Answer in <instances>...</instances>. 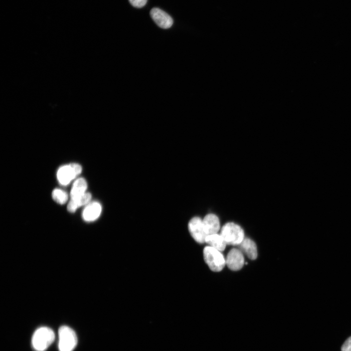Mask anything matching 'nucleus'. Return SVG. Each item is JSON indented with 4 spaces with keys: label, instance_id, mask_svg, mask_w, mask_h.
Instances as JSON below:
<instances>
[{
    "label": "nucleus",
    "instance_id": "nucleus-1",
    "mask_svg": "<svg viewBox=\"0 0 351 351\" xmlns=\"http://www.w3.org/2000/svg\"><path fill=\"white\" fill-rule=\"evenodd\" d=\"M55 337L51 329L46 327L38 328L33 335V347L37 351H44L53 342Z\"/></svg>",
    "mask_w": 351,
    "mask_h": 351
},
{
    "label": "nucleus",
    "instance_id": "nucleus-2",
    "mask_svg": "<svg viewBox=\"0 0 351 351\" xmlns=\"http://www.w3.org/2000/svg\"><path fill=\"white\" fill-rule=\"evenodd\" d=\"M220 234L228 245H240L244 239L243 229L238 224L232 222H228L222 226Z\"/></svg>",
    "mask_w": 351,
    "mask_h": 351
},
{
    "label": "nucleus",
    "instance_id": "nucleus-3",
    "mask_svg": "<svg viewBox=\"0 0 351 351\" xmlns=\"http://www.w3.org/2000/svg\"><path fill=\"white\" fill-rule=\"evenodd\" d=\"M203 256L210 269L214 272L221 271L226 264V260L220 251L211 246L204 248Z\"/></svg>",
    "mask_w": 351,
    "mask_h": 351
},
{
    "label": "nucleus",
    "instance_id": "nucleus-4",
    "mask_svg": "<svg viewBox=\"0 0 351 351\" xmlns=\"http://www.w3.org/2000/svg\"><path fill=\"white\" fill-rule=\"evenodd\" d=\"M78 338L75 331L67 326H62L58 330L59 351H72L76 347Z\"/></svg>",
    "mask_w": 351,
    "mask_h": 351
},
{
    "label": "nucleus",
    "instance_id": "nucleus-5",
    "mask_svg": "<svg viewBox=\"0 0 351 351\" xmlns=\"http://www.w3.org/2000/svg\"><path fill=\"white\" fill-rule=\"evenodd\" d=\"M82 171V167L78 164L71 163L59 168L57 172V178L62 185H67L73 179L79 175Z\"/></svg>",
    "mask_w": 351,
    "mask_h": 351
},
{
    "label": "nucleus",
    "instance_id": "nucleus-6",
    "mask_svg": "<svg viewBox=\"0 0 351 351\" xmlns=\"http://www.w3.org/2000/svg\"><path fill=\"white\" fill-rule=\"evenodd\" d=\"M189 231L194 240L198 243L205 242L207 236L203 219L198 216L191 218L188 223Z\"/></svg>",
    "mask_w": 351,
    "mask_h": 351
},
{
    "label": "nucleus",
    "instance_id": "nucleus-7",
    "mask_svg": "<svg viewBox=\"0 0 351 351\" xmlns=\"http://www.w3.org/2000/svg\"><path fill=\"white\" fill-rule=\"evenodd\" d=\"M150 14L155 22L161 28H169L173 24V20L172 17L166 12L158 8H152Z\"/></svg>",
    "mask_w": 351,
    "mask_h": 351
},
{
    "label": "nucleus",
    "instance_id": "nucleus-8",
    "mask_svg": "<svg viewBox=\"0 0 351 351\" xmlns=\"http://www.w3.org/2000/svg\"><path fill=\"white\" fill-rule=\"evenodd\" d=\"M244 263V258L241 250L234 248L229 251L226 259V264L230 270L238 271L242 268Z\"/></svg>",
    "mask_w": 351,
    "mask_h": 351
},
{
    "label": "nucleus",
    "instance_id": "nucleus-9",
    "mask_svg": "<svg viewBox=\"0 0 351 351\" xmlns=\"http://www.w3.org/2000/svg\"><path fill=\"white\" fill-rule=\"evenodd\" d=\"M202 219L207 235L217 234L220 224L219 219L215 214H208Z\"/></svg>",
    "mask_w": 351,
    "mask_h": 351
},
{
    "label": "nucleus",
    "instance_id": "nucleus-10",
    "mask_svg": "<svg viewBox=\"0 0 351 351\" xmlns=\"http://www.w3.org/2000/svg\"><path fill=\"white\" fill-rule=\"evenodd\" d=\"M101 212V206L98 202H92L84 208L82 213L83 219L88 222L96 220Z\"/></svg>",
    "mask_w": 351,
    "mask_h": 351
},
{
    "label": "nucleus",
    "instance_id": "nucleus-11",
    "mask_svg": "<svg viewBox=\"0 0 351 351\" xmlns=\"http://www.w3.org/2000/svg\"><path fill=\"white\" fill-rule=\"evenodd\" d=\"M240 245L243 252L251 259L254 260L257 256V247L254 241L250 238H244Z\"/></svg>",
    "mask_w": 351,
    "mask_h": 351
},
{
    "label": "nucleus",
    "instance_id": "nucleus-12",
    "mask_svg": "<svg viewBox=\"0 0 351 351\" xmlns=\"http://www.w3.org/2000/svg\"><path fill=\"white\" fill-rule=\"evenodd\" d=\"M91 195L89 193L84 194L75 198H71L67 205V210L70 213H74L77 208L87 204L91 198Z\"/></svg>",
    "mask_w": 351,
    "mask_h": 351
},
{
    "label": "nucleus",
    "instance_id": "nucleus-13",
    "mask_svg": "<svg viewBox=\"0 0 351 351\" xmlns=\"http://www.w3.org/2000/svg\"><path fill=\"white\" fill-rule=\"evenodd\" d=\"M205 242L220 252L225 249L226 243L221 234H217L208 235L205 239Z\"/></svg>",
    "mask_w": 351,
    "mask_h": 351
},
{
    "label": "nucleus",
    "instance_id": "nucleus-14",
    "mask_svg": "<svg viewBox=\"0 0 351 351\" xmlns=\"http://www.w3.org/2000/svg\"><path fill=\"white\" fill-rule=\"evenodd\" d=\"M87 184L83 178H78L74 183L70 193L71 198L78 197L86 193Z\"/></svg>",
    "mask_w": 351,
    "mask_h": 351
},
{
    "label": "nucleus",
    "instance_id": "nucleus-15",
    "mask_svg": "<svg viewBox=\"0 0 351 351\" xmlns=\"http://www.w3.org/2000/svg\"><path fill=\"white\" fill-rule=\"evenodd\" d=\"M53 199L60 204H64L68 199V195L64 191L59 189H55L52 194Z\"/></svg>",
    "mask_w": 351,
    "mask_h": 351
},
{
    "label": "nucleus",
    "instance_id": "nucleus-16",
    "mask_svg": "<svg viewBox=\"0 0 351 351\" xmlns=\"http://www.w3.org/2000/svg\"><path fill=\"white\" fill-rule=\"evenodd\" d=\"M132 6L136 8H141L145 6L147 0H129Z\"/></svg>",
    "mask_w": 351,
    "mask_h": 351
},
{
    "label": "nucleus",
    "instance_id": "nucleus-17",
    "mask_svg": "<svg viewBox=\"0 0 351 351\" xmlns=\"http://www.w3.org/2000/svg\"><path fill=\"white\" fill-rule=\"evenodd\" d=\"M341 351H351V336L344 342L341 347Z\"/></svg>",
    "mask_w": 351,
    "mask_h": 351
}]
</instances>
